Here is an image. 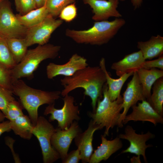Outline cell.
I'll list each match as a JSON object with an SVG mask.
<instances>
[{
    "instance_id": "obj_1",
    "label": "cell",
    "mask_w": 163,
    "mask_h": 163,
    "mask_svg": "<svg viewBox=\"0 0 163 163\" xmlns=\"http://www.w3.org/2000/svg\"><path fill=\"white\" fill-rule=\"evenodd\" d=\"M105 73L99 66H88L72 75L65 76L60 80L64 89L61 91L63 97L78 88H83L85 95L91 98L93 113L94 112L98 99L102 98L103 86L106 83Z\"/></svg>"
},
{
    "instance_id": "obj_2",
    "label": "cell",
    "mask_w": 163,
    "mask_h": 163,
    "mask_svg": "<svg viewBox=\"0 0 163 163\" xmlns=\"http://www.w3.org/2000/svg\"><path fill=\"white\" fill-rule=\"evenodd\" d=\"M120 18L109 21H96L90 28L84 30L66 29V35L78 44L101 45L108 43L125 24Z\"/></svg>"
},
{
    "instance_id": "obj_3",
    "label": "cell",
    "mask_w": 163,
    "mask_h": 163,
    "mask_svg": "<svg viewBox=\"0 0 163 163\" xmlns=\"http://www.w3.org/2000/svg\"><path fill=\"white\" fill-rule=\"evenodd\" d=\"M11 91L19 97L22 107L27 111L34 126L38 117V109L44 104H50L60 97L61 91H47L36 89L27 85L21 79L12 82Z\"/></svg>"
},
{
    "instance_id": "obj_4",
    "label": "cell",
    "mask_w": 163,
    "mask_h": 163,
    "mask_svg": "<svg viewBox=\"0 0 163 163\" xmlns=\"http://www.w3.org/2000/svg\"><path fill=\"white\" fill-rule=\"evenodd\" d=\"M60 49L59 46L46 43L27 50L21 61L11 70L12 82L23 78H32L41 62L47 59L55 58Z\"/></svg>"
},
{
    "instance_id": "obj_5",
    "label": "cell",
    "mask_w": 163,
    "mask_h": 163,
    "mask_svg": "<svg viewBox=\"0 0 163 163\" xmlns=\"http://www.w3.org/2000/svg\"><path fill=\"white\" fill-rule=\"evenodd\" d=\"M107 89L106 83L103 88V99L98 100L94 112H89L88 113L94 123L100 125L101 129L105 127L104 136L105 137L108 136L110 128H113L115 126H119L123 101L121 95L116 100L111 101Z\"/></svg>"
},
{
    "instance_id": "obj_6",
    "label": "cell",
    "mask_w": 163,
    "mask_h": 163,
    "mask_svg": "<svg viewBox=\"0 0 163 163\" xmlns=\"http://www.w3.org/2000/svg\"><path fill=\"white\" fill-rule=\"evenodd\" d=\"M56 130L50 122L41 116L38 117L33 127L32 134L39 141L44 163H53L60 158L51 142L52 136Z\"/></svg>"
},
{
    "instance_id": "obj_7",
    "label": "cell",
    "mask_w": 163,
    "mask_h": 163,
    "mask_svg": "<svg viewBox=\"0 0 163 163\" xmlns=\"http://www.w3.org/2000/svg\"><path fill=\"white\" fill-rule=\"evenodd\" d=\"M62 100L64 104L61 108L55 107V103L49 104L46 107L43 114H50L49 121L56 120L58 127L64 130L68 129L74 121H78L81 118L78 106L74 104V98L68 94L64 97Z\"/></svg>"
},
{
    "instance_id": "obj_8",
    "label": "cell",
    "mask_w": 163,
    "mask_h": 163,
    "mask_svg": "<svg viewBox=\"0 0 163 163\" xmlns=\"http://www.w3.org/2000/svg\"><path fill=\"white\" fill-rule=\"evenodd\" d=\"M63 22L49 14L39 24L27 29L24 38L27 46L47 43L52 34Z\"/></svg>"
},
{
    "instance_id": "obj_9",
    "label": "cell",
    "mask_w": 163,
    "mask_h": 163,
    "mask_svg": "<svg viewBox=\"0 0 163 163\" xmlns=\"http://www.w3.org/2000/svg\"><path fill=\"white\" fill-rule=\"evenodd\" d=\"M27 28L20 22L8 5H0V35L7 38H24Z\"/></svg>"
},
{
    "instance_id": "obj_10",
    "label": "cell",
    "mask_w": 163,
    "mask_h": 163,
    "mask_svg": "<svg viewBox=\"0 0 163 163\" xmlns=\"http://www.w3.org/2000/svg\"><path fill=\"white\" fill-rule=\"evenodd\" d=\"M124 134H120L118 137L120 139L127 140L129 142V146L123 151L121 153H129L137 156L142 155L145 162L147 163L145 151L148 148L152 146V145H147L146 142L150 139L154 138L155 135L148 131L145 134H138L130 126L128 125L125 127Z\"/></svg>"
},
{
    "instance_id": "obj_11",
    "label": "cell",
    "mask_w": 163,
    "mask_h": 163,
    "mask_svg": "<svg viewBox=\"0 0 163 163\" xmlns=\"http://www.w3.org/2000/svg\"><path fill=\"white\" fill-rule=\"evenodd\" d=\"M82 132L78 121L76 120L66 129L62 130L58 127L56 129L52 136L51 142L62 161L66 157L72 140Z\"/></svg>"
},
{
    "instance_id": "obj_12",
    "label": "cell",
    "mask_w": 163,
    "mask_h": 163,
    "mask_svg": "<svg viewBox=\"0 0 163 163\" xmlns=\"http://www.w3.org/2000/svg\"><path fill=\"white\" fill-rule=\"evenodd\" d=\"M131 80L127 84L126 90L123 94L122 105L123 111L121 113L118 127L123 126V122L130 108L136 104L139 101L146 100L137 71L134 72Z\"/></svg>"
},
{
    "instance_id": "obj_13",
    "label": "cell",
    "mask_w": 163,
    "mask_h": 163,
    "mask_svg": "<svg viewBox=\"0 0 163 163\" xmlns=\"http://www.w3.org/2000/svg\"><path fill=\"white\" fill-rule=\"evenodd\" d=\"M88 66L87 60L77 53L72 55L66 63L57 64L53 62L49 63L46 67L47 78L53 79L58 75L69 76L77 71Z\"/></svg>"
},
{
    "instance_id": "obj_14",
    "label": "cell",
    "mask_w": 163,
    "mask_h": 163,
    "mask_svg": "<svg viewBox=\"0 0 163 163\" xmlns=\"http://www.w3.org/2000/svg\"><path fill=\"white\" fill-rule=\"evenodd\" d=\"M90 6L93 15L92 19L96 21L107 20L110 17L120 18L121 14L117 10L118 0H82Z\"/></svg>"
},
{
    "instance_id": "obj_15",
    "label": "cell",
    "mask_w": 163,
    "mask_h": 163,
    "mask_svg": "<svg viewBox=\"0 0 163 163\" xmlns=\"http://www.w3.org/2000/svg\"><path fill=\"white\" fill-rule=\"evenodd\" d=\"M132 112L126 115L123 124H125L130 121H148L156 126L158 123H163L162 116L158 113L146 100L138 103V105L131 107Z\"/></svg>"
},
{
    "instance_id": "obj_16",
    "label": "cell",
    "mask_w": 163,
    "mask_h": 163,
    "mask_svg": "<svg viewBox=\"0 0 163 163\" xmlns=\"http://www.w3.org/2000/svg\"><path fill=\"white\" fill-rule=\"evenodd\" d=\"M101 129L100 125L94 123L92 120L88 123L87 129L83 133L79 134L75 138V142L79 150L82 162H89L93 153L92 141L95 132Z\"/></svg>"
},
{
    "instance_id": "obj_17",
    "label": "cell",
    "mask_w": 163,
    "mask_h": 163,
    "mask_svg": "<svg viewBox=\"0 0 163 163\" xmlns=\"http://www.w3.org/2000/svg\"><path fill=\"white\" fill-rule=\"evenodd\" d=\"M145 60L139 50L127 54L119 61L113 62L111 68L115 70L116 75L120 77L125 73L137 71L142 68Z\"/></svg>"
},
{
    "instance_id": "obj_18",
    "label": "cell",
    "mask_w": 163,
    "mask_h": 163,
    "mask_svg": "<svg viewBox=\"0 0 163 163\" xmlns=\"http://www.w3.org/2000/svg\"><path fill=\"white\" fill-rule=\"evenodd\" d=\"M101 138V143L92 154L89 163H99L102 160H106L123 146L122 142L118 136L112 140H107L103 135Z\"/></svg>"
},
{
    "instance_id": "obj_19",
    "label": "cell",
    "mask_w": 163,
    "mask_h": 163,
    "mask_svg": "<svg viewBox=\"0 0 163 163\" xmlns=\"http://www.w3.org/2000/svg\"><path fill=\"white\" fill-rule=\"evenodd\" d=\"M99 66L104 72L106 78V83L107 85V92L109 97L112 101L116 100L120 95L123 86L127 79L133 75L134 72L125 73L119 77L114 79L112 78L107 70L105 60L104 58H102L99 64Z\"/></svg>"
},
{
    "instance_id": "obj_20",
    "label": "cell",
    "mask_w": 163,
    "mask_h": 163,
    "mask_svg": "<svg viewBox=\"0 0 163 163\" xmlns=\"http://www.w3.org/2000/svg\"><path fill=\"white\" fill-rule=\"evenodd\" d=\"M137 47L141 52L145 60L159 57L163 54V37L158 35L152 36L147 41H139Z\"/></svg>"
},
{
    "instance_id": "obj_21",
    "label": "cell",
    "mask_w": 163,
    "mask_h": 163,
    "mask_svg": "<svg viewBox=\"0 0 163 163\" xmlns=\"http://www.w3.org/2000/svg\"><path fill=\"white\" fill-rule=\"evenodd\" d=\"M137 72L143 95L147 99L151 95L154 84L158 79L163 77V70L156 68L146 69L141 68Z\"/></svg>"
},
{
    "instance_id": "obj_22",
    "label": "cell",
    "mask_w": 163,
    "mask_h": 163,
    "mask_svg": "<svg viewBox=\"0 0 163 163\" xmlns=\"http://www.w3.org/2000/svg\"><path fill=\"white\" fill-rule=\"evenodd\" d=\"M49 14L45 5L33 10L24 14H18L16 16L20 23L28 29L39 24Z\"/></svg>"
},
{
    "instance_id": "obj_23",
    "label": "cell",
    "mask_w": 163,
    "mask_h": 163,
    "mask_svg": "<svg viewBox=\"0 0 163 163\" xmlns=\"http://www.w3.org/2000/svg\"><path fill=\"white\" fill-rule=\"evenodd\" d=\"M11 122V130L16 135L27 140L31 138L34 125L29 117L23 115Z\"/></svg>"
},
{
    "instance_id": "obj_24",
    "label": "cell",
    "mask_w": 163,
    "mask_h": 163,
    "mask_svg": "<svg viewBox=\"0 0 163 163\" xmlns=\"http://www.w3.org/2000/svg\"><path fill=\"white\" fill-rule=\"evenodd\" d=\"M152 94L146 100L159 114L163 115V77L158 79L152 87Z\"/></svg>"
},
{
    "instance_id": "obj_25",
    "label": "cell",
    "mask_w": 163,
    "mask_h": 163,
    "mask_svg": "<svg viewBox=\"0 0 163 163\" xmlns=\"http://www.w3.org/2000/svg\"><path fill=\"white\" fill-rule=\"evenodd\" d=\"M7 42L17 64L20 62L25 56L28 47L24 38H6Z\"/></svg>"
},
{
    "instance_id": "obj_26",
    "label": "cell",
    "mask_w": 163,
    "mask_h": 163,
    "mask_svg": "<svg viewBox=\"0 0 163 163\" xmlns=\"http://www.w3.org/2000/svg\"><path fill=\"white\" fill-rule=\"evenodd\" d=\"M0 64L11 70L17 64L8 47L6 38L0 35Z\"/></svg>"
},
{
    "instance_id": "obj_27",
    "label": "cell",
    "mask_w": 163,
    "mask_h": 163,
    "mask_svg": "<svg viewBox=\"0 0 163 163\" xmlns=\"http://www.w3.org/2000/svg\"><path fill=\"white\" fill-rule=\"evenodd\" d=\"M76 0H47L46 5L49 14L53 17L59 15L66 6L74 3Z\"/></svg>"
},
{
    "instance_id": "obj_28",
    "label": "cell",
    "mask_w": 163,
    "mask_h": 163,
    "mask_svg": "<svg viewBox=\"0 0 163 163\" xmlns=\"http://www.w3.org/2000/svg\"><path fill=\"white\" fill-rule=\"evenodd\" d=\"M23 115L21 106L14 100L9 104L5 115L9 120L12 121Z\"/></svg>"
},
{
    "instance_id": "obj_29",
    "label": "cell",
    "mask_w": 163,
    "mask_h": 163,
    "mask_svg": "<svg viewBox=\"0 0 163 163\" xmlns=\"http://www.w3.org/2000/svg\"><path fill=\"white\" fill-rule=\"evenodd\" d=\"M77 12V8L74 2L65 7L62 10L59 16L62 20L70 22L76 17Z\"/></svg>"
},
{
    "instance_id": "obj_30",
    "label": "cell",
    "mask_w": 163,
    "mask_h": 163,
    "mask_svg": "<svg viewBox=\"0 0 163 163\" xmlns=\"http://www.w3.org/2000/svg\"><path fill=\"white\" fill-rule=\"evenodd\" d=\"M13 94L11 91L0 87V110L5 115L9 104L15 100Z\"/></svg>"
},
{
    "instance_id": "obj_31",
    "label": "cell",
    "mask_w": 163,
    "mask_h": 163,
    "mask_svg": "<svg viewBox=\"0 0 163 163\" xmlns=\"http://www.w3.org/2000/svg\"><path fill=\"white\" fill-rule=\"evenodd\" d=\"M15 4L16 10L21 15L37 8L34 0H15Z\"/></svg>"
},
{
    "instance_id": "obj_32",
    "label": "cell",
    "mask_w": 163,
    "mask_h": 163,
    "mask_svg": "<svg viewBox=\"0 0 163 163\" xmlns=\"http://www.w3.org/2000/svg\"><path fill=\"white\" fill-rule=\"evenodd\" d=\"M12 83L11 70L0 64V87L11 91Z\"/></svg>"
},
{
    "instance_id": "obj_33",
    "label": "cell",
    "mask_w": 163,
    "mask_h": 163,
    "mask_svg": "<svg viewBox=\"0 0 163 163\" xmlns=\"http://www.w3.org/2000/svg\"><path fill=\"white\" fill-rule=\"evenodd\" d=\"M142 68L146 69L158 68L163 70V55L155 60L148 61L145 60L143 64Z\"/></svg>"
},
{
    "instance_id": "obj_34",
    "label": "cell",
    "mask_w": 163,
    "mask_h": 163,
    "mask_svg": "<svg viewBox=\"0 0 163 163\" xmlns=\"http://www.w3.org/2000/svg\"><path fill=\"white\" fill-rule=\"evenodd\" d=\"M81 160L80 152L77 148L75 150H73L67 155L62 162L63 163H78Z\"/></svg>"
},
{
    "instance_id": "obj_35",
    "label": "cell",
    "mask_w": 163,
    "mask_h": 163,
    "mask_svg": "<svg viewBox=\"0 0 163 163\" xmlns=\"http://www.w3.org/2000/svg\"><path fill=\"white\" fill-rule=\"evenodd\" d=\"M11 130V121H3L0 123V136L4 132H9Z\"/></svg>"
},
{
    "instance_id": "obj_36",
    "label": "cell",
    "mask_w": 163,
    "mask_h": 163,
    "mask_svg": "<svg viewBox=\"0 0 163 163\" xmlns=\"http://www.w3.org/2000/svg\"><path fill=\"white\" fill-rule=\"evenodd\" d=\"M135 9L139 8L142 5L143 0H130Z\"/></svg>"
},
{
    "instance_id": "obj_37",
    "label": "cell",
    "mask_w": 163,
    "mask_h": 163,
    "mask_svg": "<svg viewBox=\"0 0 163 163\" xmlns=\"http://www.w3.org/2000/svg\"><path fill=\"white\" fill-rule=\"evenodd\" d=\"M37 8L42 7L46 5L47 0H34Z\"/></svg>"
},
{
    "instance_id": "obj_38",
    "label": "cell",
    "mask_w": 163,
    "mask_h": 163,
    "mask_svg": "<svg viewBox=\"0 0 163 163\" xmlns=\"http://www.w3.org/2000/svg\"><path fill=\"white\" fill-rule=\"evenodd\" d=\"M5 118L6 117L5 115L0 110V123L4 121Z\"/></svg>"
},
{
    "instance_id": "obj_39",
    "label": "cell",
    "mask_w": 163,
    "mask_h": 163,
    "mask_svg": "<svg viewBox=\"0 0 163 163\" xmlns=\"http://www.w3.org/2000/svg\"><path fill=\"white\" fill-rule=\"evenodd\" d=\"M119 0V1H125L126 0Z\"/></svg>"
},
{
    "instance_id": "obj_40",
    "label": "cell",
    "mask_w": 163,
    "mask_h": 163,
    "mask_svg": "<svg viewBox=\"0 0 163 163\" xmlns=\"http://www.w3.org/2000/svg\"><path fill=\"white\" fill-rule=\"evenodd\" d=\"M3 0H0V2L2 1Z\"/></svg>"
},
{
    "instance_id": "obj_41",
    "label": "cell",
    "mask_w": 163,
    "mask_h": 163,
    "mask_svg": "<svg viewBox=\"0 0 163 163\" xmlns=\"http://www.w3.org/2000/svg\"></svg>"
}]
</instances>
